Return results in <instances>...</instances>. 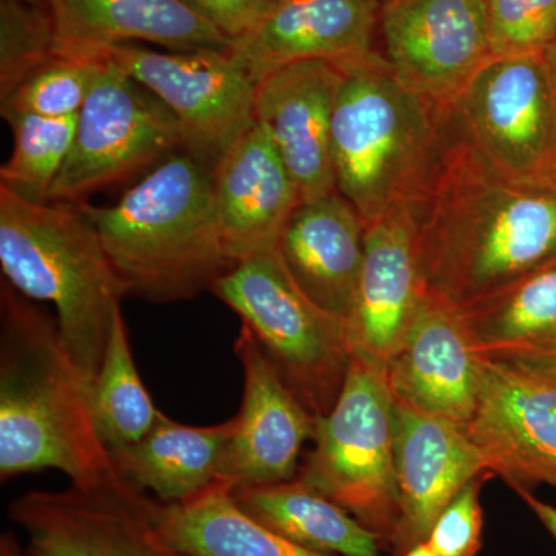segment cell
I'll list each match as a JSON object with an SVG mask.
<instances>
[{"instance_id": "4316f807", "label": "cell", "mask_w": 556, "mask_h": 556, "mask_svg": "<svg viewBox=\"0 0 556 556\" xmlns=\"http://www.w3.org/2000/svg\"><path fill=\"white\" fill-rule=\"evenodd\" d=\"M90 407L110 455L141 441L161 415L139 378L121 311L116 314L100 371L90 383Z\"/></svg>"}, {"instance_id": "ba28073f", "label": "cell", "mask_w": 556, "mask_h": 556, "mask_svg": "<svg viewBox=\"0 0 556 556\" xmlns=\"http://www.w3.org/2000/svg\"><path fill=\"white\" fill-rule=\"evenodd\" d=\"M447 110L459 137L496 175L556 192V80L546 53L493 56Z\"/></svg>"}, {"instance_id": "9c48e42d", "label": "cell", "mask_w": 556, "mask_h": 556, "mask_svg": "<svg viewBox=\"0 0 556 556\" xmlns=\"http://www.w3.org/2000/svg\"><path fill=\"white\" fill-rule=\"evenodd\" d=\"M100 60L49 201L83 203L91 192L185 152L181 127L170 110L113 62Z\"/></svg>"}, {"instance_id": "44dd1931", "label": "cell", "mask_w": 556, "mask_h": 556, "mask_svg": "<svg viewBox=\"0 0 556 556\" xmlns=\"http://www.w3.org/2000/svg\"><path fill=\"white\" fill-rule=\"evenodd\" d=\"M54 30V54L100 60L142 40L175 51L228 50L230 40L182 0H40Z\"/></svg>"}, {"instance_id": "836d02e7", "label": "cell", "mask_w": 556, "mask_h": 556, "mask_svg": "<svg viewBox=\"0 0 556 556\" xmlns=\"http://www.w3.org/2000/svg\"><path fill=\"white\" fill-rule=\"evenodd\" d=\"M490 358L510 362V364L519 365V367L535 369V371L546 372V375L555 376L556 378V343L555 345L541 348V350L527 351V353Z\"/></svg>"}, {"instance_id": "52a82bcc", "label": "cell", "mask_w": 556, "mask_h": 556, "mask_svg": "<svg viewBox=\"0 0 556 556\" xmlns=\"http://www.w3.org/2000/svg\"><path fill=\"white\" fill-rule=\"evenodd\" d=\"M298 478L375 532L387 551L399 521L394 396L386 369L351 357L339 399L317 417Z\"/></svg>"}, {"instance_id": "e575fe53", "label": "cell", "mask_w": 556, "mask_h": 556, "mask_svg": "<svg viewBox=\"0 0 556 556\" xmlns=\"http://www.w3.org/2000/svg\"><path fill=\"white\" fill-rule=\"evenodd\" d=\"M517 493L525 501L526 506L533 511L538 521L546 527L547 532L551 533L556 543V506L544 503V501H541L540 497L533 495L529 490H518Z\"/></svg>"}, {"instance_id": "ffe728a7", "label": "cell", "mask_w": 556, "mask_h": 556, "mask_svg": "<svg viewBox=\"0 0 556 556\" xmlns=\"http://www.w3.org/2000/svg\"><path fill=\"white\" fill-rule=\"evenodd\" d=\"M212 175L219 233L232 265L277 249L302 197L268 131L255 123Z\"/></svg>"}, {"instance_id": "d4e9b609", "label": "cell", "mask_w": 556, "mask_h": 556, "mask_svg": "<svg viewBox=\"0 0 556 556\" xmlns=\"http://www.w3.org/2000/svg\"><path fill=\"white\" fill-rule=\"evenodd\" d=\"M241 510L300 546L338 556H382L386 544L302 479L232 489Z\"/></svg>"}, {"instance_id": "f35d334b", "label": "cell", "mask_w": 556, "mask_h": 556, "mask_svg": "<svg viewBox=\"0 0 556 556\" xmlns=\"http://www.w3.org/2000/svg\"><path fill=\"white\" fill-rule=\"evenodd\" d=\"M33 2H40V0H33Z\"/></svg>"}, {"instance_id": "cb8c5ba5", "label": "cell", "mask_w": 556, "mask_h": 556, "mask_svg": "<svg viewBox=\"0 0 556 556\" xmlns=\"http://www.w3.org/2000/svg\"><path fill=\"white\" fill-rule=\"evenodd\" d=\"M142 506L160 535L190 556H338L300 546L260 525L223 481L179 503L146 495Z\"/></svg>"}, {"instance_id": "8d00e7d4", "label": "cell", "mask_w": 556, "mask_h": 556, "mask_svg": "<svg viewBox=\"0 0 556 556\" xmlns=\"http://www.w3.org/2000/svg\"><path fill=\"white\" fill-rule=\"evenodd\" d=\"M399 556H438L437 552L430 547V544L427 541H422V543L415 544V546L407 548L404 554Z\"/></svg>"}, {"instance_id": "3957f363", "label": "cell", "mask_w": 556, "mask_h": 556, "mask_svg": "<svg viewBox=\"0 0 556 556\" xmlns=\"http://www.w3.org/2000/svg\"><path fill=\"white\" fill-rule=\"evenodd\" d=\"M124 295L195 299L232 268L219 233L212 167L186 152L161 161L112 206L78 203Z\"/></svg>"}, {"instance_id": "6da1fadb", "label": "cell", "mask_w": 556, "mask_h": 556, "mask_svg": "<svg viewBox=\"0 0 556 556\" xmlns=\"http://www.w3.org/2000/svg\"><path fill=\"white\" fill-rule=\"evenodd\" d=\"M415 218L424 288L457 309L556 257V192L496 175L459 137L448 110L441 163Z\"/></svg>"}, {"instance_id": "277c9868", "label": "cell", "mask_w": 556, "mask_h": 556, "mask_svg": "<svg viewBox=\"0 0 556 556\" xmlns=\"http://www.w3.org/2000/svg\"><path fill=\"white\" fill-rule=\"evenodd\" d=\"M339 64L336 190L367 225L422 200L444 152L447 108L409 89L378 50Z\"/></svg>"}, {"instance_id": "d590c367", "label": "cell", "mask_w": 556, "mask_h": 556, "mask_svg": "<svg viewBox=\"0 0 556 556\" xmlns=\"http://www.w3.org/2000/svg\"><path fill=\"white\" fill-rule=\"evenodd\" d=\"M0 556H27L13 532H3L0 536Z\"/></svg>"}, {"instance_id": "5bb4252c", "label": "cell", "mask_w": 556, "mask_h": 556, "mask_svg": "<svg viewBox=\"0 0 556 556\" xmlns=\"http://www.w3.org/2000/svg\"><path fill=\"white\" fill-rule=\"evenodd\" d=\"M233 350L243 367V399L219 481L236 489L294 479L316 417L280 378L247 325L241 324Z\"/></svg>"}, {"instance_id": "d6a6232c", "label": "cell", "mask_w": 556, "mask_h": 556, "mask_svg": "<svg viewBox=\"0 0 556 556\" xmlns=\"http://www.w3.org/2000/svg\"><path fill=\"white\" fill-rule=\"evenodd\" d=\"M200 16L211 22L223 36L236 42L247 36L274 0H182Z\"/></svg>"}, {"instance_id": "603a6c76", "label": "cell", "mask_w": 556, "mask_h": 556, "mask_svg": "<svg viewBox=\"0 0 556 556\" xmlns=\"http://www.w3.org/2000/svg\"><path fill=\"white\" fill-rule=\"evenodd\" d=\"M236 419L192 427L161 413L137 444L112 452L113 463L135 490L161 503L189 500L219 481Z\"/></svg>"}, {"instance_id": "4dcf8cb0", "label": "cell", "mask_w": 556, "mask_h": 556, "mask_svg": "<svg viewBox=\"0 0 556 556\" xmlns=\"http://www.w3.org/2000/svg\"><path fill=\"white\" fill-rule=\"evenodd\" d=\"M493 56L546 53L556 39V0H484Z\"/></svg>"}, {"instance_id": "7a4b0ae2", "label": "cell", "mask_w": 556, "mask_h": 556, "mask_svg": "<svg viewBox=\"0 0 556 556\" xmlns=\"http://www.w3.org/2000/svg\"><path fill=\"white\" fill-rule=\"evenodd\" d=\"M62 471L80 490L131 486L98 433L90 382L49 311L0 287V479Z\"/></svg>"}, {"instance_id": "e0dca14e", "label": "cell", "mask_w": 556, "mask_h": 556, "mask_svg": "<svg viewBox=\"0 0 556 556\" xmlns=\"http://www.w3.org/2000/svg\"><path fill=\"white\" fill-rule=\"evenodd\" d=\"M424 292L415 207H396L367 223L364 265L346 318L351 357L386 369Z\"/></svg>"}, {"instance_id": "7402d4cb", "label": "cell", "mask_w": 556, "mask_h": 556, "mask_svg": "<svg viewBox=\"0 0 556 556\" xmlns=\"http://www.w3.org/2000/svg\"><path fill=\"white\" fill-rule=\"evenodd\" d=\"M364 218L336 190L302 201L278 240L277 252L299 288L343 320L356 298L365 255Z\"/></svg>"}, {"instance_id": "2e32d148", "label": "cell", "mask_w": 556, "mask_h": 556, "mask_svg": "<svg viewBox=\"0 0 556 556\" xmlns=\"http://www.w3.org/2000/svg\"><path fill=\"white\" fill-rule=\"evenodd\" d=\"M481 354L463 314L424 292L401 345L388 361V386L396 401L466 428L478 404Z\"/></svg>"}, {"instance_id": "74e56055", "label": "cell", "mask_w": 556, "mask_h": 556, "mask_svg": "<svg viewBox=\"0 0 556 556\" xmlns=\"http://www.w3.org/2000/svg\"><path fill=\"white\" fill-rule=\"evenodd\" d=\"M546 58L548 65H551L552 73H554V78L556 80V39L551 47H548L546 51Z\"/></svg>"}, {"instance_id": "8992f818", "label": "cell", "mask_w": 556, "mask_h": 556, "mask_svg": "<svg viewBox=\"0 0 556 556\" xmlns=\"http://www.w3.org/2000/svg\"><path fill=\"white\" fill-rule=\"evenodd\" d=\"M211 292L251 329L311 415H328L350 368L346 320L320 308L299 288L277 249L237 263Z\"/></svg>"}, {"instance_id": "d6986e66", "label": "cell", "mask_w": 556, "mask_h": 556, "mask_svg": "<svg viewBox=\"0 0 556 556\" xmlns=\"http://www.w3.org/2000/svg\"><path fill=\"white\" fill-rule=\"evenodd\" d=\"M379 9L380 0H274L228 51L254 83L298 62L354 60L376 50Z\"/></svg>"}, {"instance_id": "f546056e", "label": "cell", "mask_w": 556, "mask_h": 556, "mask_svg": "<svg viewBox=\"0 0 556 556\" xmlns=\"http://www.w3.org/2000/svg\"><path fill=\"white\" fill-rule=\"evenodd\" d=\"M54 54L49 10L33 0H0V98Z\"/></svg>"}, {"instance_id": "9a60e30c", "label": "cell", "mask_w": 556, "mask_h": 556, "mask_svg": "<svg viewBox=\"0 0 556 556\" xmlns=\"http://www.w3.org/2000/svg\"><path fill=\"white\" fill-rule=\"evenodd\" d=\"M399 521L390 556L422 543L439 514L471 479L490 473L466 428L394 399Z\"/></svg>"}, {"instance_id": "8fae6325", "label": "cell", "mask_w": 556, "mask_h": 556, "mask_svg": "<svg viewBox=\"0 0 556 556\" xmlns=\"http://www.w3.org/2000/svg\"><path fill=\"white\" fill-rule=\"evenodd\" d=\"M379 33L394 75L442 108L493 58L484 0H380Z\"/></svg>"}, {"instance_id": "83f0119b", "label": "cell", "mask_w": 556, "mask_h": 556, "mask_svg": "<svg viewBox=\"0 0 556 556\" xmlns=\"http://www.w3.org/2000/svg\"><path fill=\"white\" fill-rule=\"evenodd\" d=\"M13 131V152L0 167V186L33 201H49L75 141L78 116L49 118L3 113Z\"/></svg>"}, {"instance_id": "f1b7e54d", "label": "cell", "mask_w": 556, "mask_h": 556, "mask_svg": "<svg viewBox=\"0 0 556 556\" xmlns=\"http://www.w3.org/2000/svg\"><path fill=\"white\" fill-rule=\"evenodd\" d=\"M101 60L54 56L14 87L2 101L3 113H30L49 118L78 116Z\"/></svg>"}, {"instance_id": "1f68e13d", "label": "cell", "mask_w": 556, "mask_h": 556, "mask_svg": "<svg viewBox=\"0 0 556 556\" xmlns=\"http://www.w3.org/2000/svg\"><path fill=\"white\" fill-rule=\"evenodd\" d=\"M492 477L485 473L471 479L439 514L426 540L438 556L479 555L484 527L481 489Z\"/></svg>"}, {"instance_id": "484cf974", "label": "cell", "mask_w": 556, "mask_h": 556, "mask_svg": "<svg viewBox=\"0 0 556 556\" xmlns=\"http://www.w3.org/2000/svg\"><path fill=\"white\" fill-rule=\"evenodd\" d=\"M459 311L481 356H511L555 345L556 257Z\"/></svg>"}, {"instance_id": "ac0fdd59", "label": "cell", "mask_w": 556, "mask_h": 556, "mask_svg": "<svg viewBox=\"0 0 556 556\" xmlns=\"http://www.w3.org/2000/svg\"><path fill=\"white\" fill-rule=\"evenodd\" d=\"M340 78L339 62L306 61L255 83V123L268 131L302 201L336 192L331 127Z\"/></svg>"}, {"instance_id": "7c38bea8", "label": "cell", "mask_w": 556, "mask_h": 556, "mask_svg": "<svg viewBox=\"0 0 556 556\" xmlns=\"http://www.w3.org/2000/svg\"><path fill=\"white\" fill-rule=\"evenodd\" d=\"M468 437L493 477L515 492L556 486V378L481 356L478 404Z\"/></svg>"}, {"instance_id": "30bf717a", "label": "cell", "mask_w": 556, "mask_h": 556, "mask_svg": "<svg viewBox=\"0 0 556 556\" xmlns=\"http://www.w3.org/2000/svg\"><path fill=\"white\" fill-rule=\"evenodd\" d=\"M177 118L185 152L214 169L255 124V83L228 50L156 51L113 47L101 54Z\"/></svg>"}, {"instance_id": "5b68a950", "label": "cell", "mask_w": 556, "mask_h": 556, "mask_svg": "<svg viewBox=\"0 0 556 556\" xmlns=\"http://www.w3.org/2000/svg\"><path fill=\"white\" fill-rule=\"evenodd\" d=\"M0 268L25 298L56 308L65 346L91 383L124 291L79 204L33 201L0 186Z\"/></svg>"}, {"instance_id": "4fadbf2b", "label": "cell", "mask_w": 556, "mask_h": 556, "mask_svg": "<svg viewBox=\"0 0 556 556\" xmlns=\"http://www.w3.org/2000/svg\"><path fill=\"white\" fill-rule=\"evenodd\" d=\"M144 497L134 486L31 490L11 501L9 515L27 556H190L160 535Z\"/></svg>"}]
</instances>
